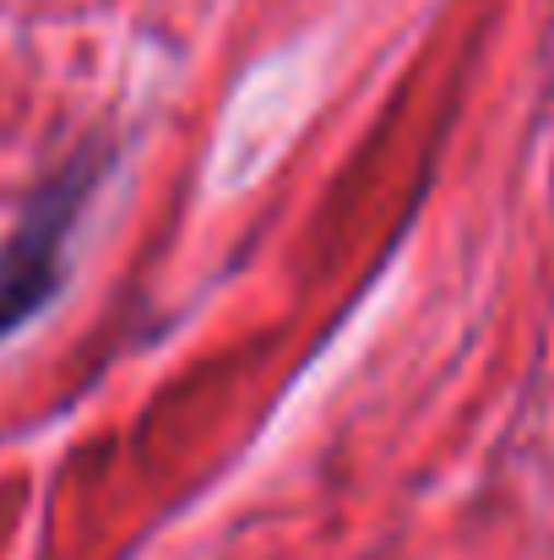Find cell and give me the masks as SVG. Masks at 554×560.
Listing matches in <instances>:
<instances>
[{
    "instance_id": "6da1fadb",
    "label": "cell",
    "mask_w": 554,
    "mask_h": 560,
    "mask_svg": "<svg viewBox=\"0 0 554 560\" xmlns=\"http://www.w3.org/2000/svg\"><path fill=\"white\" fill-rule=\"evenodd\" d=\"M98 159H76L66 164L49 186L27 201V212L16 218V229L0 245V338L11 327H22L60 283L66 272V240L87 207V190L98 180Z\"/></svg>"
}]
</instances>
